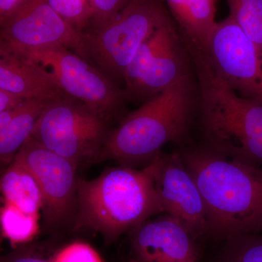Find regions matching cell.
Wrapping results in <instances>:
<instances>
[{"label": "cell", "mask_w": 262, "mask_h": 262, "mask_svg": "<svg viewBox=\"0 0 262 262\" xmlns=\"http://www.w3.org/2000/svg\"><path fill=\"white\" fill-rule=\"evenodd\" d=\"M130 233L128 262H198L196 239L170 215L150 218Z\"/></svg>", "instance_id": "cell-12"}, {"label": "cell", "mask_w": 262, "mask_h": 262, "mask_svg": "<svg viewBox=\"0 0 262 262\" xmlns=\"http://www.w3.org/2000/svg\"><path fill=\"white\" fill-rule=\"evenodd\" d=\"M177 35L171 20L161 26L141 45L127 66L124 75L125 93L130 100L155 57Z\"/></svg>", "instance_id": "cell-18"}, {"label": "cell", "mask_w": 262, "mask_h": 262, "mask_svg": "<svg viewBox=\"0 0 262 262\" xmlns=\"http://www.w3.org/2000/svg\"><path fill=\"white\" fill-rule=\"evenodd\" d=\"M206 206L208 232L225 237L262 231V167L235 161L213 150L182 156Z\"/></svg>", "instance_id": "cell-1"}, {"label": "cell", "mask_w": 262, "mask_h": 262, "mask_svg": "<svg viewBox=\"0 0 262 262\" xmlns=\"http://www.w3.org/2000/svg\"><path fill=\"white\" fill-rule=\"evenodd\" d=\"M17 55L47 69L66 94L84 103L108 123L123 114L128 100L125 89L119 88L102 71L75 52L57 47Z\"/></svg>", "instance_id": "cell-7"}, {"label": "cell", "mask_w": 262, "mask_h": 262, "mask_svg": "<svg viewBox=\"0 0 262 262\" xmlns=\"http://www.w3.org/2000/svg\"><path fill=\"white\" fill-rule=\"evenodd\" d=\"M184 35V43L206 52L216 27L211 0H166Z\"/></svg>", "instance_id": "cell-15"}, {"label": "cell", "mask_w": 262, "mask_h": 262, "mask_svg": "<svg viewBox=\"0 0 262 262\" xmlns=\"http://www.w3.org/2000/svg\"><path fill=\"white\" fill-rule=\"evenodd\" d=\"M52 101L27 99L15 108L10 125L0 131V160L3 165L12 163L19 149L32 136L39 117Z\"/></svg>", "instance_id": "cell-17"}, {"label": "cell", "mask_w": 262, "mask_h": 262, "mask_svg": "<svg viewBox=\"0 0 262 262\" xmlns=\"http://www.w3.org/2000/svg\"><path fill=\"white\" fill-rule=\"evenodd\" d=\"M3 258L2 262H53V254H50L37 246H19Z\"/></svg>", "instance_id": "cell-25"}, {"label": "cell", "mask_w": 262, "mask_h": 262, "mask_svg": "<svg viewBox=\"0 0 262 262\" xmlns=\"http://www.w3.org/2000/svg\"><path fill=\"white\" fill-rule=\"evenodd\" d=\"M25 165L36 179L44 200V211L49 224L61 222L77 199V165L29 138L14 159Z\"/></svg>", "instance_id": "cell-11"}, {"label": "cell", "mask_w": 262, "mask_h": 262, "mask_svg": "<svg viewBox=\"0 0 262 262\" xmlns=\"http://www.w3.org/2000/svg\"><path fill=\"white\" fill-rule=\"evenodd\" d=\"M229 15L257 48L262 58V0H226Z\"/></svg>", "instance_id": "cell-20"}, {"label": "cell", "mask_w": 262, "mask_h": 262, "mask_svg": "<svg viewBox=\"0 0 262 262\" xmlns=\"http://www.w3.org/2000/svg\"><path fill=\"white\" fill-rule=\"evenodd\" d=\"M211 1H213V3H215V0H211Z\"/></svg>", "instance_id": "cell-28"}, {"label": "cell", "mask_w": 262, "mask_h": 262, "mask_svg": "<svg viewBox=\"0 0 262 262\" xmlns=\"http://www.w3.org/2000/svg\"><path fill=\"white\" fill-rule=\"evenodd\" d=\"M39 214L27 213L10 203L0 211L2 235L16 248L32 242L39 232Z\"/></svg>", "instance_id": "cell-19"}, {"label": "cell", "mask_w": 262, "mask_h": 262, "mask_svg": "<svg viewBox=\"0 0 262 262\" xmlns=\"http://www.w3.org/2000/svg\"><path fill=\"white\" fill-rule=\"evenodd\" d=\"M170 20L158 0H130L113 20L82 32L80 56L112 80H124L127 66L141 45Z\"/></svg>", "instance_id": "cell-5"}, {"label": "cell", "mask_w": 262, "mask_h": 262, "mask_svg": "<svg viewBox=\"0 0 262 262\" xmlns=\"http://www.w3.org/2000/svg\"><path fill=\"white\" fill-rule=\"evenodd\" d=\"M238 238V247L225 262H262V234H248Z\"/></svg>", "instance_id": "cell-23"}, {"label": "cell", "mask_w": 262, "mask_h": 262, "mask_svg": "<svg viewBox=\"0 0 262 262\" xmlns=\"http://www.w3.org/2000/svg\"><path fill=\"white\" fill-rule=\"evenodd\" d=\"M161 213L179 222L194 239L208 232L204 201L182 156L159 153L147 164Z\"/></svg>", "instance_id": "cell-9"}, {"label": "cell", "mask_w": 262, "mask_h": 262, "mask_svg": "<svg viewBox=\"0 0 262 262\" xmlns=\"http://www.w3.org/2000/svg\"><path fill=\"white\" fill-rule=\"evenodd\" d=\"M108 124L67 95L48 105L31 138L78 166L96 163L111 131Z\"/></svg>", "instance_id": "cell-6"}, {"label": "cell", "mask_w": 262, "mask_h": 262, "mask_svg": "<svg viewBox=\"0 0 262 262\" xmlns=\"http://www.w3.org/2000/svg\"><path fill=\"white\" fill-rule=\"evenodd\" d=\"M26 100L27 99L22 96L0 89V112L18 107Z\"/></svg>", "instance_id": "cell-26"}, {"label": "cell", "mask_w": 262, "mask_h": 262, "mask_svg": "<svg viewBox=\"0 0 262 262\" xmlns=\"http://www.w3.org/2000/svg\"><path fill=\"white\" fill-rule=\"evenodd\" d=\"M27 0H0V23L4 21Z\"/></svg>", "instance_id": "cell-27"}, {"label": "cell", "mask_w": 262, "mask_h": 262, "mask_svg": "<svg viewBox=\"0 0 262 262\" xmlns=\"http://www.w3.org/2000/svg\"><path fill=\"white\" fill-rule=\"evenodd\" d=\"M3 202L32 214H39L44 207L42 191L28 168L17 160L8 165L1 179Z\"/></svg>", "instance_id": "cell-16"}, {"label": "cell", "mask_w": 262, "mask_h": 262, "mask_svg": "<svg viewBox=\"0 0 262 262\" xmlns=\"http://www.w3.org/2000/svg\"><path fill=\"white\" fill-rule=\"evenodd\" d=\"M50 5L61 17L79 32L88 29L92 19L89 0H47Z\"/></svg>", "instance_id": "cell-21"}, {"label": "cell", "mask_w": 262, "mask_h": 262, "mask_svg": "<svg viewBox=\"0 0 262 262\" xmlns=\"http://www.w3.org/2000/svg\"><path fill=\"white\" fill-rule=\"evenodd\" d=\"M0 89L26 99L56 100L67 95L47 69L10 53H0Z\"/></svg>", "instance_id": "cell-13"}, {"label": "cell", "mask_w": 262, "mask_h": 262, "mask_svg": "<svg viewBox=\"0 0 262 262\" xmlns=\"http://www.w3.org/2000/svg\"><path fill=\"white\" fill-rule=\"evenodd\" d=\"M77 201V227H89L106 242L161 213L147 165L136 170L121 165L92 180L78 179Z\"/></svg>", "instance_id": "cell-3"}, {"label": "cell", "mask_w": 262, "mask_h": 262, "mask_svg": "<svg viewBox=\"0 0 262 262\" xmlns=\"http://www.w3.org/2000/svg\"><path fill=\"white\" fill-rule=\"evenodd\" d=\"M193 110L189 77L148 100L110 131L96 163L115 160L132 167L148 164L170 142L184 138Z\"/></svg>", "instance_id": "cell-4"}, {"label": "cell", "mask_w": 262, "mask_h": 262, "mask_svg": "<svg viewBox=\"0 0 262 262\" xmlns=\"http://www.w3.org/2000/svg\"><path fill=\"white\" fill-rule=\"evenodd\" d=\"M213 68L243 97L262 103V58L230 15L217 23L206 52Z\"/></svg>", "instance_id": "cell-10"}, {"label": "cell", "mask_w": 262, "mask_h": 262, "mask_svg": "<svg viewBox=\"0 0 262 262\" xmlns=\"http://www.w3.org/2000/svg\"><path fill=\"white\" fill-rule=\"evenodd\" d=\"M82 33L47 0H27L0 23V53H18L63 47L80 56Z\"/></svg>", "instance_id": "cell-8"}, {"label": "cell", "mask_w": 262, "mask_h": 262, "mask_svg": "<svg viewBox=\"0 0 262 262\" xmlns=\"http://www.w3.org/2000/svg\"><path fill=\"white\" fill-rule=\"evenodd\" d=\"M129 2L130 0H89L92 19L87 29L98 28L111 21L120 14Z\"/></svg>", "instance_id": "cell-22"}, {"label": "cell", "mask_w": 262, "mask_h": 262, "mask_svg": "<svg viewBox=\"0 0 262 262\" xmlns=\"http://www.w3.org/2000/svg\"><path fill=\"white\" fill-rule=\"evenodd\" d=\"M178 34L155 57L130 100L145 101L189 77Z\"/></svg>", "instance_id": "cell-14"}, {"label": "cell", "mask_w": 262, "mask_h": 262, "mask_svg": "<svg viewBox=\"0 0 262 262\" xmlns=\"http://www.w3.org/2000/svg\"><path fill=\"white\" fill-rule=\"evenodd\" d=\"M53 262H103L97 251L83 242L72 243L55 253Z\"/></svg>", "instance_id": "cell-24"}, {"label": "cell", "mask_w": 262, "mask_h": 262, "mask_svg": "<svg viewBox=\"0 0 262 262\" xmlns=\"http://www.w3.org/2000/svg\"><path fill=\"white\" fill-rule=\"evenodd\" d=\"M187 48L199 80L202 121L211 149L229 159L262 167V103L231 89L206 52Z\"/></svg>", "instance_id": "cell-2"}]
</instances>
